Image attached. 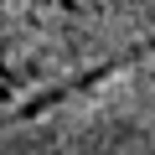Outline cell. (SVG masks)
<instances>
[{
	"label": "cell",
	"instance_id": "obj_1",
	"mask_svg": "<svg viewBox=\"0 0 155 155\" xmlns=\"http://www.w3.org/2000/svg\"><path fill=\"white\" fill-rule=\"evenodd\" d=\"M155 57V0H0V129L52 114Z\"/></svg>",
	"mask_w": 155,
	"mask_h": 155
}]
</instances>
